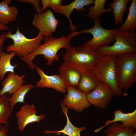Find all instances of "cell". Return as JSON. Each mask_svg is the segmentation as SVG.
Wrapping results in <instances>:
<instances>
[{
    "label": "cell",
    "mask_w": 136,
    "mask_h": 136,
    "mask_svg": "<svg viewBox=\"0 0 136 136\" xmlns=\"http://www.w3.org/2000/svg\"><path fill=\"white\" fill-rule=\"evenodd\" d=\"M72 38L62 36L57 38L53 36L43 37L44 43L29 54L21 59L32 70L35 69L36 65L33 62L36 57L43 55L47 62L46 64L50 66L55 60L59 59L58 52L60 49L64 48L66 50L71 46L70 42Z\"/></svg>",
    "instance_id": "6da1fadb"
},
{
    "label": "cell",
    "mask_w": 136,
    "mask_h": 136,
    "mask_svg": "<svg viewBox=\"0 0 136 136\" xmlns=\"http://www.w3.org/2000/svg\"><path fill=\"white\" fill-rule=\"evenodd\" d=\"M100 57L96 51L92 50L84 44L71 46L66 50L63 59L65 63L82 73L91 71Z\"/></svg>",
    "instance_id": "7a4b0ae2"
},
{
    "label": "cell",
    "mask_w": 136,
    "mask_h": 136,
    "mask_svg": "<svg viewBox=\"0 0 136 136\" xmlns=\"http://www.w3.org/2000/svg\"><path fill=\"white\" fill-rule=\"evenodd\" d=\"M134 30L126 32L118 30L115 33V42L112 45H102L96 51L100 56H117L120 55L136 53V33Z\"/></svg>",
    "instance_id": "3957f363"
},
{
    "label": "cell",
    "mask_w": 136,
    "mask_h": 136,
    "mask_svg": "<svg viewBox=\"0 0 136 136\" xmlns=\"http://www.w3.org/2000/svg\"><path fill=\"white\" fill-rule=\"evenodd\" d=\"M117 57L113 55L100 57L91 71L101 83L109 86L115 95L120 96L123 90L117 85L116 78Z\"/></svg>",
    "instance_id": "277c9868"
},
{
    "label": "cell",
    "mask_w": 136,
    "mask_h": 136,
    "mask_svg": "<svg viewBox=\"0 0 136 136\" xmlns=\"http://www.w3.org/2000/svg\"><path fill=\"white\" fill-rule=\"evenodd\" d=\"M117 57V85L126 92L136 81V53L120 55Z\"/></svg>",
    "instance_id": "5b68a950"
},
{
    "label": "cell",
    "mask_w": 136,
    "mask_h": 136,
    "mask_svg": "<svg viewBox=\"0 0 136 136\" xmlns=\"http://www.w3.org/2000/svg\"><path fill=\"white\" fill-rule=\"evenodd\" d=\"M5 36L13 41L12 44L6 46L7 51L14 52L21 58L30 53L41 45L43 37L39 31L35 38H28L20 32L18 27H17L15 33L12 34L9 31L6 33Z\"/></svg>",
    "instance_id": "8992f818"
},
{
    "label": "cell",
    "mask_w": 136,
    "mask_h": 136,
    "mask_svg": "<svg viewBox=\"0 0 136 136\" xmlns=\"http://www.w3.org/2000/svg\"><path fill=\"white\" fill-rule=\"evenodd\" d=\"M94 22V25L92 27L79 31H72L67 37L72 38L81 33L91 34L93 36L92 39L86 41L84 44L95 51L102 45L110 46L111 43L115 41L114 35L118 29H106L101 26L98 22Z\"/></svg>",
    "instance_id": "52a82bcc"
},
{
    "label": "cell",
    "mask_w": 136,
    "mask_h": 136,
    "mask_svg": "<svg viewBox=\"0 0 136 136\" xmlns=\"http://www.w3.org/2000/svg\"><path fill=\"white\" fill-rule=\"evenodd\" d=\"M59 22L52 11L48 9L40 14L35 13L32 23L43 37H50L56 31Z\"/></svg>",
    "instance_id": "ba28073f"
},
{
    "label": "cell",
    "mask_w": 136,
    "mask_h": 136,
    "mask_svg": "<svg viewBox=\"0 0 136 136\" xmlns=\"http://www.w3.org/2000/svg\"><path fill=\"white\" fill-rule=\"evenodd\" d=\"M114 95L109 86L101 83L92 91L86 94L87 100L91 105L103 109L106 108Z\"/></svg>",
    "instance_id": "9c48e42d"
},
{
    "label": "cell",
    "mask_w": 136,
    "mask_h": 136,
    "mask_svg": "<svg viewBox=\"0 0 136 136\" xmlns=\"http://www.w3.org/2000/svg\"><path fill=\"white\" fill-rule=\"evenodd\" d=\"M37 110L35 106L26 103L21 106L20 110L16 114L17 119V124L19 130L23 131L28 124L34 122H39L44 119L45 114L37 115Z\"/></svg>",
    "instance_id": "30bf717a"
},
{
    "label": "cell",
    "mask_w": 136,
    "mask_h": 136,
    "mask_svg": "<svg viewBox=\"0 0 136 136\" xmlns=\"http://www.w3.org/2000/svg\"><path fill=\"white\" fill-rule=\"evenodd\" d=\"M66 91L67 93L63 99L62 103L68 108L75 111L81 112L91 105L87 100L86 94L76 88L67 87Z\"/></svg>",
    "instance_id": "8fae6325"
},
{
    "label": "cell",
    "mask_w": 136,
    "mask_h": 136,
    "mask_svg": "<svg viewBox=\"0 0 136 136\" xmlns=\"http://www.w3.org/2000/svg\"><path fill=\"white\" fill-rule=\"evenodd\" d=\"M94 0H75L70 4L66 5H62L52 8L55 13L64 15L68 19L70 23V27L72 31H76L77 27L73 24L70 18V15L74 10L78 12L85 11V7L94 4Z\"/></svg>",
    "instance_id": "7c38bea8"
},
{
    "label": "cell",
    "mask_w": 136,
    "mask_h": 136,
    "mask_svg": "<svg viewBox=\"0 0 136 136\" xmlns=\"http://www.w3.org/2000/svg\"><path fill=\"white\" fill-rule=\"evenodd\" d=\"M35 69L40 77V80L37 83V87L51 88L62 93L65 92L67 87L59 75H47L40 67L37 66Z\"/></svg>",
    "instance_id": "4fadbf2b"
},
{
    "label": "cell",
    "mask_w": 136,
    "mask_h": 136,
    "mask_svg": "<svg viewBox=\"0 0 136 136\" xmlns=\"http://www.w3.org/2000/svg\"><path fill=\"white\" fill-rule=\"evenodd\" d=\"M59 75L66 86L77 88L80 82L81 73L63 62L59 66Z\"/></svg>",
    "instance_id": "5bb4252c"
},
{
    "label": "cell",
    "mask_w": 136,
    "mask_h": 136,
    "mask_svg": "<svg viewBox=\"0 0 136 136\" xmlns=\"http://www.w3.org/2000/svg\"><path fill=\"white\" fill-rule=\"evenodd\" d=\"M25 77L24 75L19 76L15 73H9L1 83L2 87L0 90V96L13 94L25 82L24 79Z\"/></svg>",
    "instance_id": "9a60e30c"
},
{
    "label": "cell",
    "mask_w": 136,
    "mask_h": 136,
    "mask_svg": "<svg viewBox=\"0 0 136 136\" xmlns=\"http://www.w3.org/2000/svg\"><path fill=\"white\" fill-rule=\"evenodd\" d=\"M114 118L112 120H106L104 125L94 130L95 133L99 132L108 125L118 121H121L123 126L126 127L135 128L136 126V110L127 113L123 112L121 109L115 110L114 112Z\"/></svg>",
    "instance_id": "2e32d148"
},
{
    "label": "cell",
    "mask_w": 136,
    "mask_h": 136,
    "mask_svg": "<svg viewBox=\"0 0 136 136\" xmlns=\"http://www.w3.org/2000/svg\"><path fill=\"white\" fill-rule=\"evenodd\" d=\"M12 0H4L0 2V23L6 25L15 21L19 13L18 9L15 6L9 5Z\"/></svg>",
    "instance_id": "e0dca14e"
},
{
    "label": "cell",
    "mask_w": 136,
    "mask_h": 136,
    "mask_svg": "<svg viewBox=\"0 0 136 136\" xmlns=\"http://www.w3.org/2000/svg\"><path fill=\"white\" fill-rule=\"evenodd\" d=\"M100 83L91 71H87L81 73V79L76 88L87 94L94 90Z\"/></svg>",
    "instance_id": "ac0fdd59"
},
{
    "label": "cell",
    "mask_w": 136,
    "mask_h": 136,
    "mask_svg": "<svg viewBox=\"0 0 136 136\" xmlns=\"http://www.w3.org/2000/svg\"><path fill=\"white\" fill-rule=\"evenodd\" d=\"M62 111L64 114L66 118L67 123L66 125L62 129L57 131H51L46 130L44 131L46 134L53 133H62L68 136H81V132L85 130L86 128L83 126L78 127L74 126L70 120L68 114V108L61 103Z\"/></svg>",
    "instance_id": "d6986e66"
},
{
    "label": "cell",
    "mask_w": 136,
    "mask_h": 136,
    "mask_svg": "<svg viewBox=\"0 0 136 136\" xmlns=\"http://www.w3.org/2000/svg\"><path fill=\"white\" fill-rule=\"evenodd\" d=\"M15 55L14 52L7 53L4 51L0 54V80L4 79L6 73H15L14 70L18 65L16 63L12 64L11 61Z\"/></svg>",
    "instance_id": "ffe728a7"
},
{
    "label": "cell",
    "mask_w": 136,
    "mask_h": 136,
    "mask_svg": "<svg viewBox=\"0 0 136 136\" xmlns=\"http://www.w3.org/2000/svg\"><path fill=\"white\" fill-rule=\"evenodd\" d=\"M106 0H95L94 5L88 8V11L86 13V16L93 19L94 21L98 22L100 24L101 20L99 18L103 13L106 12H113L111 8H105Z\"/></svg>",
    "instance_id": "44dd1931"
},
{
    "label": "cell",
    "mask_w": 136,
    "mask_h": 136,
    "mask_svg": "<svg viewBox=\"0 0 136 136\" xmlns=\"http://www.w3.org/2000/svg\"><path fill=\"white\" fill-rule=\"evenodd\" d=\"M10 96L8 94L0 96V126L4 124L8 127V120L12 113L13 108L9 100Z\"/></svg>",
    "instance_id": "7402d4cb"
},
{
    "label": "cell",
    "mask_w": 136,
    "mask_h": 136,
    "mask_svg": "<svg viewBox=\"0 0 136 136\" xmlns=\"http://www.w3.org/2000/svg\"><path fill=\"white\" fill-rule=\"evenodd\" d=\"M130 1L129 0H114L109 5V7L112 9L115 25L123 24L124 13Z\"/></svg>",
    "instance_id": "603a6c76"
},
{
    "label": "cell",
    "mask_w": 136,
    "mask_h": 136,
    "mask_svg": "<svg viewBox=\"0 0 136 136\" xmlns=\"http://www.w3.org/2000/svg\"><path fill=\"white\" fill-rule=\"evenodd\" d=\"M135 128L126 127L115 122L105 130V133L106 136H132L136 133Z\"/></svg>",
    "instance_id": "cb8c5ba5"
},
{
    "label": "cell",
    "mask_w": 136,
    "mask_h": 136,
    "mask_svg": "<svg viewBox=\"0 0 136 136\" xmlns=\"http://www.w3.org/2000/svg\"><path fill=\"white\" fill-rule=\"evenodd\" d=\"M119 31L126 32L136 29V0H132L129 7L127 18L118 29Z\"/></svg>",
    "instance_id": "d4e9b609"
},
{
    "label": "cell",
    "mask_w": 136,
    "mask_h": 136,
    "mask_svg": "<svg viewBox=\"0 0 136 136\" xmlns=\"http://www.w3.org/2000/svg\"><path fill=\"white\" fill-rule=\"evenodd\" d=\"M35 87L32 84H23L15 91L10 98L9 101L12 108L17 103H24L25 98L26 94L31 89Z\"/></svg>",
    "instance_id": "484cf974"
},
{
    "label": "cell",
    "mask_w": 136,
    "mask_h": 136,
    "mask_svg": "<svg viewBox=\"0 0 136 136\" xmlns=\"http://www.w3.org/2000/svg\"><path fill=\"white\" fill-rule=\"evenodd\" d=\"M40 0H18L17 2L20 3H27L32 4L33 6L34 9L37 13L40 14L42 13V7L40 5Z\"/></svg>",
    "instance_id": "4316f807"
},
{
    "label": "cell",
    "mask_w": 136,
    "mask_h": 136,
    "mask_svg": "<svg viewBox=\"0 0 136 136\" xmlns=\"http://www.w3.org/2000/svg\"><path fill=\"white\" fill-rule=\"evenodd\" d=\"M6 33L4 32L0 35V54L3 51L4 43L7 39L5 36Z\"/></svg>",
    "instance_id": "83f0119b"
},
{
    "label": "cell",
    "mask_w": 136,
    "mask_h": 136,
    "mask_svg": "<svg viewBox=\"0 0 136 136\" xmlns=\"http://www.w3.org/2000/svg\"><path fill=\"white\" fill-rule=\"evenodd\" d=\"M62 0H49L48 8L52 7L59 6L62 5Z\"/></svg>",
    "instance_id": "f1b7e54d"
},
{
    "label": "cell",
    "mask_w": 136,
    "mask_h": 136,
    "mask_svg": "<svg viewBox=\"0 0 136 136\" xmlns=\"http://www.w3.org/2000/svg\"><path fill=\"white\" fill-rule=\"evenodd\" d=\"M8 127L5 125H1L0 126V136H8Z\"/></svg>",
    "instance_id": "f546056e"
},
{
    "label": "cell",
    "mask_w": 136,
    "mask_h": 136,
    "mask_svg": "<svg viewBox=\"0 0 136 136\" xmlns=\"http://www.w3.org/2000/svg\"><path fill=\"white\" fill-rule=\"evenodd\" d=\"M49 0H42L40 4L42 5V12H43L47 10L48 8Z\"/></svg>",
    "instance_id": "4dcf8cb0"
},
{
    "label": "cell",
    "mask_w": 136,
    "mask_h": 136,
    "mask_svg": "<svg viewBox=\"0 0 136 136\" xmlns=\"http://www.w3.org/2000/svg\"><path fill=\"white\" fill-rule=\"evenodd\" d=\"M9 28V27L7 25L0 23V30H6Z\"/></svg>",
    "instance_id": "1f68e13d"
},
{
    "label": "cell",
    "mask_w": 136,
    "mask_h": 136,
    "mask_svg": "<svg viewBox=\"0 0 136 136\" xmlns=\"http://www.w3.org/2000/svg\"><path fill=\"white\" fill-rule=\"evenodd\" d=\"M132 136H136V133L134 134Z\"/></svg>",
    "instance_id": "d6a6232c"
}]
</instances>
